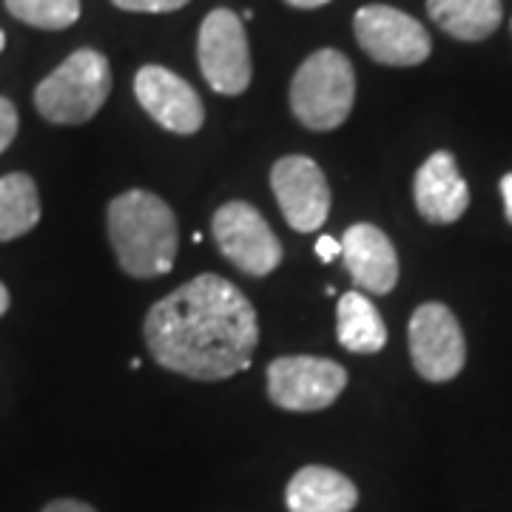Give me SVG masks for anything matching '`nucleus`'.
<instances>
[{"mask_svg":"<svg viewBox=\"0 0 512 512\" xmlns=\"http://www.w3.org/2000/svg\"><path fill=\"white\" fill-rule=\"evenodd\" d=\"M117 9L123 12H148V15H160V12H177L188 6L191 0H111Z\"/></svg>","mask_w":512,"mask_h":512,"instance_id":"19","label":"nucleus"},{"mask_svg":"<svg viewBox=\"0 0 512 512\" xmlns=\"http://www.w3.org/2000/svg\"><path fill=\"white\" fill-rule=\"evenodd\" d=\"M316 256L322 262H333L336 256H342V242H336L333 237H319L316 239Z\"/></svg>","mask_w":512,"mask_h":512,"instance_id":"21","label":"nucleus"},{"mask_svg":"<svg viewBox=\"0 0 512 512\" xmlns=\"http://www.w3.org/2000/svg\"><path fill=\"white\" fill-rule=\"evenodd\" d=\"M336 336L350 353H379L387 345V328L382 313L365 293H342L336 305Z\"/></svg>","mask_w":512,"mask_h":512,"instance_id":"16","label":"nucleus"},{"mask_svg":"<svg viewBox=\"0 0 512 512\" xmlns=\"http://www.w3.org/2000/svg\"><path fill=\"white\" fill-rule=\"evenodd\" d=\"M342 259L345 271L356 282V288L367 293L384 296L399 282V256L393 242L387 239L382 228L359 222L350 225L342 237Z\"/></svg>","mask_w":512,"mask_h":512,"instance_id":"12","label":"nucleus"},{"mask_svg":"<svg viewBox=\"0 0 512 512\" xmlns=\"http://www.w3.org/2000/svg\"><path fill=\"white\" fill-rule=\"evenodd\" d=\"M143 333L157 365L197 382L245 373L259 345L254 305L217 274L197 276L160 299Z\"/></svg>","mask_w":512,"mask_h":512,"instance_id":"1","label":"nucleus"},{"mask_svg":"<svg viewBox=\"0 0 512 512\" xmlns=\"http://www.w3.org/2000/svg\"><path fill=\"white\" fill-rule=\"evenodd\" d=\"M40 222V197L29 174L0 177V242L29 234Z\"/></svg>","mask_w":512,"mask_h":512,"instance_id":"17","label":"nucleus"},{"mask_svg":"<svg viewBox=\"0 0 512 512\" xmlns=\"http://www.w3.org/2000/svg\"><path fill=\"white\" fill-rule=\"evenodd\" d=\"M413 197L421 217L433 225H450L464 217L470 205V188L450 151H436L421 163L413 183Z\"/></svg>","mask_w":512,"mask_h":512,"instance_id":"13","label":"nucleus"},{"mask_svg":"<svg viewBox=\"0 0 512 512\" xmlns=\"http://www.w3.org/2000/svg\"><path fill=\"white\" fill-rule=\"evenodd\" d=\"M3 49H6V35L0 32V52H3Z\"/></svg>","mask_w":512,"mask_h":512,"instance_id":"26","label":"nucleus"},{"mask_svg":"<svg viewBox=\"0 0 512 512\" xmlns=\"http://www.w3.org/2000/svg\"><path fill=\"white\" fill-rule=\"evenodd\" d=\"M501 197H504V214L512 222V174L501 180Z\"/></svg>","mask_w":512,"mask_h":512,"instance_id":"23","label":"nucleus"},{"mask_svg":"<svg viewBox=\"0 0 512 512\" xmlns=\"http://www.w3.org/2000/svg\"><path fill=\"white\" fill-rule=\"evenodd\" d=\"M137 103L171 134H197L205 123V106L191 83L165 66H143L134 77Z\"/></svg>","mask_w":512,"mask_h":512,"instance_id":"11","label":"nucleus"},{"mask_svg":"<svg viewBox=\"0 0 512 512\" xmlns=\"http://www.w3.org/2000/svg\"><path fill=\"white\" fill-rule=\"evenodd\" d=\"M214 239L222 256L242 274L268 276L282 262V242L251 202H225L214 214Z\"/></svg>","mask_w":512,"mask_h":512,"instance_id":"8","label":"nucleus"},{"mask_svg":"<svg viewBox=\"0 0 512 512\" xmlns=\"http://www.w3.org/2000/svg\"><path fill=\"white\" fill-rule=\"evenodd\" d=\"M15 134H18V109L12 100L0 97V154L12 146Z\"/></svg>","mask_w":512,"mask_h":512,"instance_id":"20","label":"nucleus"},{"mask_svg":"<svg viewBox=\"0 0 512 512\" xmlns=\"http://www.w3.org/2000/svg\"><path fill=\"white\" fill-rule=\"evenodd\" d=\"M43 512H97V510L89 507V504H83V501H74V498H57V501H52V504H49Z\"/></svg>","mask_w":512,"mask_h":512,"instance_id":"22","label":"nucleus"},{"mask_svg":"<svg viewBox=\"0 0 512 512\" xmlns=\"http://www.w3.org/2000/svg\"><path fill=\"white\" fill-rule=\"evenodd\" d=\"M271 188L285 222L299 234L322 228L330 214V188L325 171L311 157L291 154L271 168Z\"/></svg>","mask_w":512,"mask_h":512,"instance_id":"10","label":"nucleus"},{"mask_svg":"<svg viewBox=\"0 0 512 512\" xmlns=\"http://www.w3.org/2000/svg\"><path fill=\"white\" fill-rule=\"evenodd\" d=\"M359 501V490L348 476L330 467H302L285 490L291 512H350Z\"/></svg>","mask_w":512,"mask_h":512,"instance_id":"14","label":"nucleus"},{"mask_svg":"<svg viewBox=\"0 0 512 512\" xmlns=\"http://www.w3.org/2000/svg\"><path fill=\"white\" fill-rule=\"evenodd\" d=\"M348 370L319 356H279L268 365V396L291 413L325 410L342 396Z\"/></svg>","mask_w":512,"mask_h":512,"instance_id":"6","label":"nucleus"},{"mask_svg":"<svg viewBox=\"0 0 512 512\" xmlns=\"http://www.w3.org/2000/svg\"><path fill=\"white\" fill-rule=\"evenodd\" d=\"M353 32L362 52L382 66H419L433 52V40L419 20L384 3L362 6L353 18Z\"/></svg>","mask_w":512,"mask_h":512,"instance_id":"7","label":"nucleus"},{"mask_svg":"<svg viewBox=\"0 0 512 512\" xmlns=\"http://www.w3.org/2000/svg\"><path fill=\"white\" fill-rule=\"evenodd\" d=\"M111 92V66L97 49H77L35 89V106L43 120L57 126L89 123Z\"/></svg>","mask_w":512,"mask_h":512,"instance_id":"3","label":"nucleus"},{"mask_svg":"<svg viewBox=\"0 0 512 512\" xmlns=\"http://www.w3.org/2000/svg\"><path fill=\"white\" fill-rule=\"evenodd\" d=\"M197 57H200L202 77L214 92L228 97L248 92L254 66H251L248 35L237 12L214 9L205 15L197 40Z\"/></svg>","mask_w":512,"mask_h":512,"instance_id":"5","label":"nucleus"},{"mask_svg":"<svg viewBox=\"0 0 512 512\" xmlns=\"http://www.w3.org/2000/svg\"><path fill=\"white\" fill-rule=\"evenodd\" d=\"M285 3H291L296 9H319V6H325L330 0H285Z\"/></svg>","mask_w":512,"mask_h":512,"instance_id":"24","label":"nucleus"},{"mask_svg":"<svg viewBox=\"0 0 512 512\" xmlns=\"http://www.w3.org/2000/svg\"><path fill=\"white\" fill-rule=\"evenodd\" d=\"M109 239L120 268L134 279L168 274L177 259V217L157 194L134 188L109 205Z\"/></svg>","mask_w":512,"mask_h":512,"instance_id":"2","label":"nucleus"},{"mask_svg":"<svg viewBox=\"0 0 512 512\" xmlns=\"http://www.w3.org/2000/svg\"><path fill=\"white\" fill-rule=\"evenodd\" d=\"M427 15L450 37L478 43L501 26V0H427Z\"/></svg>","mask_w":512,"mask_h":512,"instance_id":"15","label":"nucleus"},{"mask_svg":"<svg viewBox=\"0 0 512 512\" xmlns=\"http://www.w3.org/2000/svg\"><path fill=\"white\" fill-rule=\"evenodd\" d=\"M9 15L35 29H69L80 20V0H3Z\"/></svg>","mask_w":512,"mask_h":512,"instance_id":"18","label":"nucleus"},{"mask_svg":"<svg viewBox=\"0 0 512 512\" xmlns=\"http://www.w3.org/2000/svg\"><path fill=\"white\" fill-rule=\"evenodd\" d=\"M356 74L350 60L336 49L313 52L291 80V109L311 131H333L353 111Z\"/></svg>","mask_w":512,"mask_h":512,"instance_id":"4","label":"nucleus"},{"mask_svg":"<svg viewBox=\"0 0 512 512\" xmlns=\"http://www.w3.org/2000/svg\"><path fill=\"white\" fill-rule=\"evenodd\" d=\"M410 359L421 379L450 382L467 362V342L453 311L441 302H427L410 316Z\"/></svg>","mask_w":512,"mask_h":512,"instance_id":"9","label":"nucleus"},{"mask_svg":"<svg viewBox=\"0 0 512 512\" xmlns=\"http://www.w3.org/2000/svg\"><path fill=\"white\" fill-rule=\"evenodd\" d=\"M6 311H9V291H6V285L0 282V316Z\"/></svg>","mask_w":512,"mask_h":512,"instance_id":"25","label":"nucleus"}]
</instances>
